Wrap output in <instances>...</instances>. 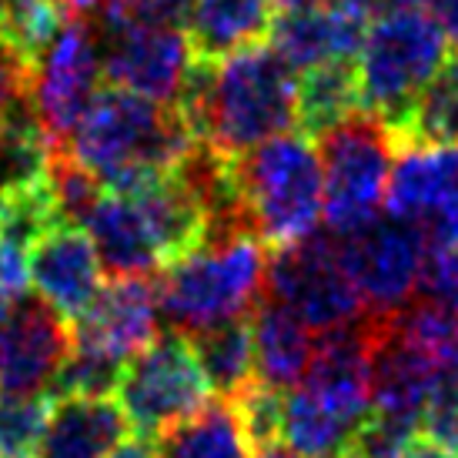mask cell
<instances>
[{
  "instance_id": "1",
  "label": "cell",
  "mask_w": 458,
  "mask_h": 458,
  "mask_svg": "<svg viewBox=\"0 0 458 458\" xmlns=\"http://www.w3.org/2000/svg\"><path fill=\"white\" fill-rule=\"evenodd\" d=\"M178 107L198 140L234 157L298 128V71L271 44H251L221 61H198Z\"/></svg>"
},
{
  "instance_id": "2",
  "label": "cell",
  "mask_w": 458,
  "mask_h": 458,
  "mask_svg": "<svg viewBox=\"0 0 458 458\" xmlns=\"http://www.w3.org/2000/svg\"><path fill=\"white\" fill-rule=\"evenodd\" d=\"M194 144L198 134L178 104L151 101L107 84L98 90L61 151L88 167L104 188L138 191L148 181L174 171Z\"/></svg>"
},
{
  "instance_id": "3",
  "label": "cell",
  "mask_w": 458,
  "mask_h": 458,
  "mask_svg": "<svg viewBox=\"0 0 458 458\" xmlns=\"http://www.w3.org/2000/svg\"><path fill=\"white\" fill-rule=\"evenodd\" d=\"M267 244L251 228L208 231L201 244L157 275L161 318L171 331L198 335L231 318H248L265 298Z\"/></svg>"
},
{
  "instance_id": "4",
  "label": "cell",
  "mask_w": 458,
  "mask_h": 458,
  "mask_svg": "<svg viewBox=\"0 0 458 458\" xmlns=\"http://www.w3.org/2000/svg\"><path fill=\"white\" fill-rule=\"evenodd\" d=\"M242 208L258 238L271 248L315 234L325 217V171L318 140L305 131H284L234 154Z\"/></svg>"
},
{
  "instance_id": "5",
  "label": "cell",
  "mask_w": 458,
  "mask_h": 458,
  "mask_svg": "<svg viewBox=\"0 0 458 458\" xmlns=\"http://www.w3.org/2000/svg\"><path fill=\"white\" fill-rule=\"evenodd\" d=\"M448 61V34L432 13L385 7L358 54V107L398 128L411 104Z\"/></svg>"
},
{
  "instance_id": "6",
  "label": "cell",
  "mask_w": 458,
  "mask_h": 458,
  "mask_svg": "<svg viewBox=\"0 0 458 458\" xmlns=\"http://www.w3.org/2000/svg\"><path fill=\"white\" fill-rule=\"evenodd\" d=\"M318 140L325 171V221L328 231L348 234L382 211L398 140L382 117L355 111Z\"/></svg>"
},
{
  "instance_id": "7",
  "label": "cell",
  "mask_w": 458,
  "mask_h": 458,
  "mask_svg": "<svg viewBox=\"0 0 458 458\" xmlns=\"http://www.w3.org/2000/svg\"><path fill=\"white\" fill-rule=\"evenodd\" d=\"M114 394L131 432L157 438L174 421L201 411L215 392L198 365L191 338L167 328L124 365Z\"/></svg>"
},
{
  "instance_id": "8",
  "label": "cell",
  "mask_w": 458,
  "mask_h": 458,
  "mask_svg": "<svg viewBox=\"0 0 458 458\" xmlns=\"http://www.w3.org/2000/svg\"><path fill=\"white\" fill-rule=\"evenodd\" d=\"M265 298L294 311L308 328L328 331L365 315L361 294L348 275L338 234H308L294 244L271 248Z\"/></svg>"
},
{
  "instance_id": "9",
  "label": "cell",
  "mask_w": 458,
  "mask_h": 458,
  "mask_svg": "<svg viewBox=\"0 0 458 458\" xmlns=\"http://www.w3.org/2000/svg\"><path fill=\"white\" fill-rule=\"evenodd\" d=\"M342 258L355 281L365 315H394L419 294L428 234L398 215H375L361 228L338 234Z\"/></svg>"
},
{
  "instance_id": "10",
  "label": "cell",
  "mask_w": 458,
  "mask_h": 458,
  "mask_svg": "<svg viewBox=\"0 0 458 458\" xmlns=\"http://www.w3.org/2000/svg\"><path fill=\"white\" fill-rule=\"evenodd\" d=\"M101 77L104 64L98 30L88 21L71 17L30 77V98L57 151L74 134L81 117L88 114V107L101 90Z\"/></svg>"
},
{
  "instance_id": "11",
  "label": "cell",
  "mask_w": 458,
  "mask_h": 458,
  "mask_svg": "<svg viewBox=\"0 0 458 458\" xmlns=\"http://www.w3.org/2000/svg\"><path fill=\"white\" fill-rule=\"evenodd\" d=\"M74 348V325L40 294L0 305V392L51 394Z\"/></svg>"
},
{
  "instance_id": "12",
  "label": "cell",
  "mask_w": 458,
  "mask_h": 458,
  "mask_svg": "<svg viewBox=\"0 0 458 458\" xmlns=\"http://www.w3.org/2000/svg\"><path fill=\"white\" fill-rule=\"evenodd\" d=\"M101 64L107 84L161 104H181L198 57L181 27H101Z\"/></svg>"
},
{
  "instance_id": "13",
  "label": "cell",
  "mask_w": 458,
  "mask_h": 458,
  "mask_svg": "<svg viewBox=\"0 0 458 458\" xmlns=\"http://www.w3.org/2000/svg\"><path fill=\"white\" fill-rule=\"evenodd\" d=\"M375 318V315H371ZM442 361L394 325L392 315L375 318L371 348V411L421 425L438 388L445 385Z\"/></svg>"
},
{
  "instance_id": "14",
  "label": "cell",
  "mask_w": 458,
  "mask_h": 458,
  "mask_svg": "<svg viewBox=\"0 0 458 458\" xmlns=\"http://www.w3.org/2000/svg\"><path fill=\"white\" fill-rule=\"evenodd\" d=\"M371 348H375V318L361 315L342 328L318 331V342L311 352L305 378L308 392H315L321 402L338 408L352 421L371 415Z\"/></svg>"
},
{
  "instance_id": "15",
  "label": "cell",
  "mask_w": 458,
  "mask_h": 458,
  "mask_svg": "<svg viewBox=\"0 0 458 458\" xmlns=\"http://www.w3.org/2000/svg\"><path fill=\"white\" fill-rule=\"evenodd\" d=\"M30 284L74 325L104 288V265L88 231L57 225L30 244Z\"/></svg>"
},
{
  "instance_id": "16",
  "label": "cell",
  "mask_w": 458,
  "mask_h": 458,
  "mask_svg": "<svg viewBox=\"0 0 458 458\" xmlns=\"http://www.w3.org/2000/svg\"><path fill=\"white\" fill-rule=\"evenodd\" d=\"M161 301L157 281L148 278H111L90 308L74 321V342L98 344L111 355L131 358L161 335Z\"/></svg>"
},
{
  "instance_id": "17",
  "label": "cell",
  "mask_w": 458,
  "mask_h": 458,
  "mask_svg": "<svg viewBox=\"0 0 458 458\" xmlns=\"http://www.w3.org/2000/svg\"><path fill=\"white\" fill-rule=\"evenodd\" d=\"M81 228L90 234L104 271L111 278H148L165 267L140 204L124 191L104 188Z\"/></svg>"
},
{
  "instance_id": "18",
  "label": "cell",
  "mask_w": 458,
  "mask_h": 458,
  "mask_svg": "<svg viewBox=\"0 0 458 458\" xmlns=\"http://www.w3.org/2000/svg\"><path fill=\"white\" fill-rule=\"evenodd\" d=\"M131 432L117 402L94 394L51 398L38 458H107Z\"/></svg>"
},
{
  "instance_id": "19",
  "label": "cell",
  "mask_w": 458,
  "mask_h": 458,
  "mask_svg": "<svg viewBox=\"0 0 458 458\" xmlns=\"http://www.w3.org/2000/svg\"><path fill=\"white\" fill-rule=\"evenodd\" d=\"M251 321V344H255V378L267 388L288 392L305 378L311 352H315V328H308L294 311L265 298L248 315Z\"/></svg>"
},
{
  "instance_id": "20",
  "label": "cell",
  "mask_w": 458,
  "mask_h": 458,
  "mask_svg": "<svg viewBox=\"0 0 458 458\" xmlns=\"http://www.w3.org/2000/svg\"><path fill=\"white\" fill-rule=\"evenodd\" d=\"M458 184V144L398 148L388 178L385 208L398 217L425 225V217Z\"/></svg>"
},
{
  "instance_id": "21",
  "label": "cell",
  "mask_w": 458,
  "mask_h": 458,
  "mask_svg": "<svg viewBox=\"0 0 458 458\" xmlns=\"http://www.w3.org/2000/svg\"><path fill=\"white\" fill-rule=\"evenodd\" d=\"M275 0H194L188 40L198 61H221L271 34Z\"/></svg>"
},
{
  "instance_id": "22",
  "label": "cell",
  "mask_w": 458,
  "mask_h": 458,
  "mask_svg": "<svg viewBox=\"0 0 458 458\" xmlns=\"http://www.w3.org/2000/svg\"><path fill=\"white\" fill-rule=\"evenodd\" d=\"M258 448L231 398L208 402L154 438V458H255Z\"/></svg>"
},
{
  "instance_id": "23",
  "label": "cell",
  "mask_w": 458,
  "mask_h": 458,
  "mask_svg": "<svg viewBox=\"0 0 458 458\" xmlns=\"http://www.w3.org/2000/svg\"><path fill=\"white\" fill-rule=\"evenodd\" d=\"M358 428V421L321 402L305 385H294L281 398V442L301 458L348 455Z\"/></svg>"
},
{
  "instance_id": "24",
  "label": "cell",
  "mask_w": 458,
  "mask_h": 458,
  "mask_svg": "<svg viewBox=\"0 0 458 458\" xmlns=\"http://www.w3.org/2000/svg\"><path fill=\"white\" fill-rule=\"evenodd\" d=\"M191 348L217 398H234L255 382V344L248 318H231L198 331L191 335Z\"/></svg>"
},
{
  "instance_id": "25",
  "label": "cell",
  "mask_w": 458,
  "mask_h": 458,
  "mask_svg": "<svg viewBox=\"0 0 458 458\" xmlns=\"http://www.w3.org/2000/svg\"><path fill=\"white\" fill-rule=\"evenodd\" d=\"M358 107V67L355 61H328V64L308 67L298 81V128L321 138L328 128Z\"/></svg>"
},
{
  "instance_id": "26",
  "label": "cell",
  "mask_w": 458,
  "mask_h": 458,
  "mask_svg": "<svg viewBox=\"0 0 458 458\" xmlns=\"http://www.w3.org/2000/svg\"><path fill=\"white\" fill-rule=\"evenodd\" d=\"M392 134L398 148L458 144V57H448Z\"/></svg>"
},
{
  "instance_id": "27",
  "label": "cell",
  "mask_w": 458,
  "mask_h": 458,
  "mask_svg": "<svg viewBox=\"0 0 458 458\" xmlns=\"http://www.w3.org/2000/svg\"><path fill=\"white\" fill-rule=\"evenodd\" d=\"M67 13L64 0H0V47L34 74Z\"/></svg>"
},
{
  "instance_id": "28",
  "label": "cell",
  "mask_w": 458,
  "mask_h": 458,
  "mask_svg": "<svg viewBox=\"0 0 458 458\" xmlns=\"http://www.w3.org/2000/svg\"><path fill=\"white\" fill-rule=\"evenodd\" d=\"M57 225H61V211H57V198L51 188V174L34 184L7 188L4 204H0V238H11L30 248Z\"/></svg>"
},
{
  "instance_id": "29",
  "label": "cell",
  "mask_w": 458,
  "mask_h": 458,
  "mask_svg": "<svg viewBox=\"0 0 458 458\" xmlns=\"http://www.w3.org/2000/svg\"><path fill=\"white\" fill-rule=\"evenodd\" d=\"M124 358L104 352L98 344L74 342L71 355H67L61 375L54 378L51 398L61 394H94V398H107L111 392H117V382L124 375Z\"/></svg>"
},
{
  "instance_id": "30",
  "label": "cell",
  "mask_w": 458,
  "mask_h": 458,
  "mask_svg": "<svg viewBox=\"0 0 458 458\" xmlns=\"http://www.w3.org/2000/svg\"><path fill=\"white\" fill-rule=\"evenodd\" d=\"M51 394H7L0 402V458H38Z\"/></svg>"
},
{
  "instance_id": "31",
  "label": "cell",
  "mask_w": 458,
  "mask_h": 458,
  "mask_svg": "<svg viewBox=\"0 0 458 458\" xmlns=\"http://www.w3.org/2000/svg\"><path fill=\"white\" fill-rule=\"evenodd\" d=\"M421 435V425L392 419V415H378L371 411L361 421L355 442H352V455L355 458H405L408 445Z\"/></svg>"
},
{
  "instance_id": "32",
  "label": "cell",
  "mask_w": 458,
  "mask_h": 458,
  "mask_svg": "<svg viewBox=\"0 0 458 458\" xmlns=\"http://www.w3.org/2000/svg\"><path fill=\"white\" fill-rule=\"evenodd\" d=\"M281 398H284V392L267 388L258 378L242 394L231 398L234 408H238V415H242L244 428L251 435V442H255V448L281 442Z\"/></svg>"
},
{
  "instance_id": "33",
  "label": "cell",
  "mask_w": 458,
  "mask_h": 458,
  "mask_svg": "<svg viewBox=\"0 0 458 458\" xmlns=\"http://www.w3.org/2000/svg\"><path fill=\"white\" fill-rule=\"evenodd\" d=\"M194 0H104L101 24H151V27H188Z\"/></svg>"
},
{
  "instance_id": "34",
  "label": "cell",
  "mask_w": 458,
  "mask_h": 458,
  "mask_svg": "<svg viewBox=\"0 0 458 458\" xmlns=\"http://www.w3.org/2000/svg\"><path fill=\"white\" fill-rule=\"evenodd\" d=\"M419 294L435 301V305H442L452 315H458V244L428 242Z\"/></svg>"
},
{
  "instance_id": "35",
  "label": "cell",
  "mask_w": 458,
  "mask_h": 458,
  "mask_svg": "<svg viewBox=\"0 0 458 458\" xmlns=\"http://www.w3.org/2000/svg\"><path fill=\"white\" fill-rule=\"evenodd\" d=\"M421 432L458 452V382H445L438 388V394H435L428 411H425Z\"/></svg>"
},
{
  "instance_id": "36",
  "label": "cell",
  "mask_w": 458,
  "mask_h": 458,
  "mask_svg": "<svg viewBox=\"0 0 458 458\" xmlns=\"http://www.w3.org/2000/svg\"><path fill=\"white\" fill-rule=\"evenodd\" d=\"M30 284V248L0 238V305L13 301Z\"/></svg>"
},
{
  "instance_id": "37",
  "label": "cell",
  "mask_w": 458,
  "mask_h": 458,
  "mask_svg": "<svg viewBox=\"0 0 458 458\" xmlns=\"http://www.w3.org/2000/svg\"><path fill=\"white\" fill-rule=\"evenodd\" d=\"M30 71H27L13 54L0 47V124L13 111V104H21L30 94Z\"/></svg>"
},
{
  "instance_id": "38",
  "label": "cell",
  "mask_w": 458,
  "mask_h": 458,
  "mask_svg": "<svg viewBox=\"0 0 458 458\" xmlns=\"http://www.w3.org/2000/svg\"><path fill=\"white\" fill-rule=\"evenodd\" d=\"M421 231L435 244H458V184L442 198V204L425 217Z\"/></svg>"
},
{
  "instance_id": "39",
  "label": "cell",
  "mask_w": 458,
  "mask_h": 458,
  "mask_svg": "<svg viewBox=\"0 0 458 458\" xmlns=\"http://www.w3.org/2000/svg\"><path fill=\"white\" fill-rule=\"evenodd\" d=\"M405 458H458V452H455V448L442 445V442H438V438H432V435L421 432L419 438L408 445Z\"/></svg>"
},
{
  "instance_id": "40",
  "label": "cell",
  "mask_w": 458,
  "mask_h": 458,
  "mask_svg": "<svg viewBox=\"0 0 458 458\" xmlns=\"http://www.w3.org/2000/svg\"><path fill=\"white\" fill-rule=\"evenodd\" d=\"M432 17L445 27L448 40H458V0H438Z\"/></svg>"
},
{
  "instance_id": "41",
  "label": "cell",
  "mask_w": 458,
  "mask_h": 458,
  "mask_svg": "<svg viewBox=\"0 0 458 458\" xmlns=\"http://www.w3.org/2000/svg\"><path fill=\"white\" fill-rule=\"evenodd\" d=\"M107 458H154V448L148 445V438H140V435L134 438V435H128V438H124Z\"/></svg>"
},
{
  "instance_id": "42",
  "label": "cell",
  "mask_w": 458,
  "mask_h": 458,
  "mask_svg": "<svg viewBox=\"0 0 458 458\" xmlns=\"http://www.w3.org/2000/svg\"><path fill=\"white\" fill-rule=\"evenodd\" d=\"M255 458H301V455H298V452H292V448L284 445V442H271V445L258 448Z\"/></svg>"
},
{
  "instance_id": "43",
  "label": "cell",
  "mask_w": 458,
  "mask_h": 458,
  "mask_svg": "<svg viewBox=\"0 0 458 458\" xmlns=\"http://www.w3.org/2000/svg\"><path fill=\"white\" fill-rule=\"evenodd\" d=\"M445 378L448 382H458V331L452 344H448V355H445Z\"/></svg>"
},
{
  "instance_id": "44",
  "label": "cell",
  "mask_w": 458,
  "mask_h": 458,
  "mask_svg": "<svg viewBox=\"0 0 458 458\" xmlns=\"http://www.w3.org/2000/svg\"><path fill=\"white\" fill-rule=\"evenodd\" d=\"M394 7H411V11H425V13H432L435 11V4L438 0H392Z\"/></svg>"
},
{
  "instance_id": "45",
  "label": "cell",
  "mask_w": 458,
  "mask_h": 458,
  "mask_svg": "<svg viewBox=\"0 0 458 458\" xmlns=\"http://www.w3.org/2000/svg\"><path fill=\"white\" fill-rule=\"evenodd\" d=\"M4 194H7V178H4V167H0V204H4Z\"/></svg>"
},
{
  "instance_id": "46",
  "label": "cell",
  "mask_w": 458,
  "mask_h": 458,
  "mask_svg": "<svg viewBox=\"0 0 458 458\" xmlns=\"http://www.w3.org/2000/svg\"><path fill=\"white\" fill-rule=\"evenodd\" d=\"M338 458H355V455H352V452H348V455H338Z\"/></svg>"
}]
</instances>
